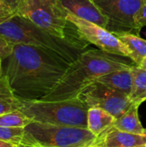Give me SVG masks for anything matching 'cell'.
I'll list each match as a JSON object with an SVG mask.
<instances>
[{"instance_id":"7a4b0ae2","label":"cell","mask_w":146,"mask_h":147,"mask_svg":"<svg viewBox=\"0 0 146 147\" xmlns=\"http://www.w3.org/2000/svg\"><path fill=\"white\" fill-rule=\"evenodd\" d=\"M124 58L126 57L112 54L101 49L83 51L71 64L55 89L42 100L62 101L78 97L81 92L98 78L134 65Z\"/></svg>"},{"instance_id":"d4e9b609","label":"cell","mask_w":146,"mask_h":147,"mask_svg":"<svg viewBox=\"0 0 146 147\" xmlns=\"http://www.w3.org/2000/svg\"><path fill=\"white\" fill-rule=\"evenodd\" d=\"M88 147H103V146H102V145H101V144H100V143L96 140H95V141H94L90 146H89Z\"/></svg>"},{"instance_id":"f546056e","label":"cell","mask_w":146,"mask_h":147,"mask_svg":"<svg viewBox=\"0 0 146 147\" xmlns=\"http://www.w3.org/2000/svg\"><path fill=\"white\" fill-rule=\"evenodd\" d=\"M144 135L146 136V129H145V132H144Z\"/></svg>"},{"instance_id":"4fadbf2b","label":"cell","mask_w":146,"mask_h":147,"mask_svg":"<svg viewBox=\"0 0 146 147\" xmlns=\"http://www.w3.org/2000/svg\"><path fill=\"white\" fill-rule=\"evenodd\" d=\"M115 118L100 108H89L87 115V128L97 138L114 125Z\"/></svg>"},{"instance_id":"d6986e66","label":"cell","mask_w":146,"mask_h":147,"mask_svg":"<svg viewBox=\"0 0 146 147\" xmlns=\"http://www.w3.org/2000/svg\"><path fill=\"white\" fill-rule=\"evenodd\" d=\"M24 133L23 127H0V140L19 146L23 142Z\"/></svg>"},{"instance_id":"9c48e42d","label":"cell","mask_w":146,"mask_h":147,"mask_svg":"<svg viewBox=\"0 0 146 147\" xmlns=\"http://www.w3.org/2000/svg\"><path fill=\"white\" fill-rule=\"evenodd\" d=\"M88 108H100L115 119L123 115L133 104L130 96L97 81L88 85L78 96Z\"/></svg>"},{"instance_id":"603a6c76","label":"cell","mask_w":146,"mask_h":147,"mask_svg":"<svg viewBox=\"0 0 146 147\" xmlns=\"http://www.w3.org/2000/svg\"><path fill=\"white\" fill-rule=\"evenodd\" d=\"M20 2L21 0H7V4L15 9Z\"/></svg>"},{"instance_id":"30bf717a","label":"cell","mask_w":146,"mask_h":147,"mask_svg":"<svg viewBox=\"0 0 146 147\" xmlns=\"http://www.w3.org/2000/svg\"><path fill=\"white\" fill-rule=\"evenodd\" d=\"M59 6L65 12L71 13L77 17L89 21L106 28L107 17L101 12L93 0H58Z\"/></svg>"},{"instance_id":"3957f363","label":"cell","mask_w":146,"mask_h":147,"mask_svg":"<svg viewBox=\"0 0 146 147\" xmlns=\"http://www.w3.org/2000/svg\"><path fill=\"white\" fill-rule=\"evenodd\" d=\"M0 35L13 45L22 44L52 50L71 63L88 46L86 41L79 38H62L52 34L18 15L0 25Z\"/></svg>"},{"instance_id":"ba28073f","label":"cell","mask_w":146,"mask_h":147,"mask_svg":"<svg viewBox=\"0 0 146 147\" xmlns=\"http://www.w3.org/2000/svg\"><path fill=\"white\" fill-rule=\"evenodd\" d=\"M107 17L106 28L114 34L139 31L135 15L145 0H93Z\"/></svg>"},{"instance_id":"e0dca14e","label":"cell","mask_w":146,"mask_h":147,"mask_svg":"<svg viewBox=\"0 0 146 147\" xmlns=\"http://www.w3.org/2000/svg\"><path fill=\"white\" fill-rule=\"evenodd\" d=\"M132 71L133 82L129 96L134 104L139 106L146 100V70L134 65L132 67Z\"/></svg>"},{"instance_id":"277c9868","label":"cell","mask_w":146,"mask_h":147,"mask_svg":"<svg viewBox=\"0 0 146 147\" xmlns=\"http://www.w3.org/2000/svg\"><path fill=\"white\" fill-rule=\"evenodd\" d=\"M20 110L32 121L87 128L89 108L79 97L62 101H22Z\"/></svg>"},{"instance_id":"44dd1931","label":"cell","mask_w":146,"mask_h":147,"mask_svg":"<svg viewBox=\"0 0 146 147\" xmlns=\"http://www.w3.org/2000/svg\"><path fill=\"white\" fill-rule=\"evenodd\" d=\"M16 15V10L6 3H0V25Z\"/></svg>"},{"instance_id":"7402d4cb","label":"cell","mask_w":146,"mask_h":147,"mask_svg":"<svg viewBox=\"0 0 146 147\" xmlns=\"http://www.w3.org/2000/svg\"><path fill=\"white\" fill-rule=\"evenodd\" d=\"M135 22L139 31L146 26V0H145L144 3L135 15Z\"/></svg>"},{"instance_id":"5b68a950","label":"cell","mask_w":146,"mask_h":147,"mask_svg":"<svg viewBox=\"0 0 146 147\" xmlns=\"http://www.w3.org/2000/svg\"><path fill=\"white\" fill-rule=\"evenodd\" d=\"M22 144L35 147H88L96 137L88 129L31 121L24 127Z\"/></svg>"},{"instance_id":"f1b7e54d","label":"cell","mask_w":146,"mask_h":147,"mask_svg":"<svg viewBox=\"0 0 146 147\" xmlns=\"http://www.w3.org/2000/svg\"><path fill=\"white\" fill-rule=\"evenodd\" d=\"M0 3H6L7 4V0H0Z\"/></svg>"},{"instance_id":"83f0119b","label":"cell","mask_w":146,"mask_h":147,"mask_svg":"<svg viewBox=\"0 0 146 147\" xmlns=\"http://www.w3.org/2000/svg\"><path fill=\"white\" fill-rule=\"evenodd\" d=\"M15 147H35V146H29V145H26V144H21V145H19V146H16Z\"/></svg>"},{"instance_id":"cb8c5ba5","label":"cell","mask_w":146,"mask_h":147,"mask_svg":"<svg viewBox=\"0 0 146 147\" xmlns=\"http://www.w3.org/2000/svg\"><path fill=\"white\" fill-rule=\"evenodd\" d=\"M16 146L13 145V144H10V143H8V142H5V141H3V140H0V147H15Z\"/></svg>"},{"instance_id":"52a82bcc","label":"cell","mask_w":146,"mask_h":147,"mask_svg":"<svg viewBox=\"0 0 146 147\" xmlns=\"http://www.w3.org/2000/svg\"><path fill=\"white\" fill-rule=\"evenodd\" d=\"M65 16L66 20L75 28L77 36L83 40L96 46L102 51L129 58L132 60V53L114 33L97 24L80 19L71 13L65 12Z\"/></svg>"},{"instance_id":"6da1fadb","label":"cell","mask_w":146,"mask_h":147,"mask_svg":"<svg viewBox=\"0 0 146 147\" xmlns=\"http://www.w3.org/2000/svg\"><path fill=\"white\" fill-rule=\"evenodd\" d=\"M3 61V75L22 101L42 100L59 84L71 64L52 50L22 44H15Z\"/></svg>"},{"instance_id":"7c38bea8","label":"cell","mask_w":146,"mask_h":147,"mask_svg":"<svg viewBox=\"0 0 146 147\" xmlns=\"http://www.w3.org/2000/svg\"><path fill=\"white\" fill-rule=\"evenodd\" d=\"M132 67L128 69L115 71L108 73L106 75L98 78L96 81L109 88L121 91L130 96L133 88V74L132 71Z\"/></svg>"},{"instance_id":"2e32d148","label":"cell","mask_w":146,"mask_h":147,"mask_svg":"<svg viewBox=\"0 0 146 147\" xmlns=\"http://www.w3.org/2000/svg\"><path fill=\"white\" fill-rule=\"evenodd\" d=\"M116 35L132 53V60L134 65H139L146 58V40L133 33L118 34Z\"/></svg>"},{"instance_id":"ac0fdd59","label":"cell","mask_w":146,"mask_h":147,"mask_svg":"<svg viewBox=\"0 0 146 147\" xmlns=\"http://www.w3.org/2000/svg\"><path fill=\"white\" fill-rule=\"evenodd\" d=\"M32 121L21 110H16L0 115V127H25Z\"/></svg>"},{"instance_id":"9a60e30c","label":"cell","mask_w":146,"mask_h":147,"mask_svg":"<svg viewBox=\"0 0 146 147\" xmlns=\"http://www.w3.org/2000/svg\"><path fill=\"white\" fill-rule=\"evenodd\" d=\"M22 100L18 99L6 78L5 75L0 78V115L20 110Z\"/></svg>"},{"instance_id":"484cf974","label":"cell","mask_w":146,"mask_h":147,"mask_svg":"<svg viewBox=\"0 0 146 147\" xmlns=\"http://www.w3.org/2000/svg\"><path fill=\"white\" fill-rule=\"evenodd\" d=\"M138 66L140 67V68H142V69H144V70H146V58L145 59H144V60H143Z\"/></svg>"},{"instance_id":"4dcf8cb0","label":"cell","mask_w":146,"mask_h":147,"mask_svg":"<svg viewBox=\"0 0 146 147\" xmlns=\"http://www.w3.org/2000/svg\"><path fill=\"white\" fill-rule=\"evenodd\" d=\"M136 147H146V145H145V146H136Z\"/></svg>"},{"instance_id":"ffe728a7","label":"cell","mask_w":146,"mask_h":147,"mask_svg":"<svg viewBox=\"0 0 146 147\" xmlns=\"http://www.w3.org/2000/svg\"><path fill=\"white\" fill-rule=\"evenodd\" d=\"M14 45L0 35V59L3 61L13 52Z\"/></svg>"},{"instance_id":"5bb4252c","label":"cell","mask_w":146,"mask_h":147,"mask_svg":"<svg viewBox=\"0 0 146 147\" xmlns=\"http://www.w3.org/2000/svg\"><path fill=\"white\" fill-rule=\"evenodd\" d=\"M139 105L133 103L123 115L115 119L113 127L123 132L144 135L145 128L139 121Z\"/></svg>"},{"instance_id":"8fae6325","label":"cell","mask_w":146,"mask_h":147,"mask_svg":"<svg viewBox=\"0 0 146 147\" xmlns=\"http://www.w3.org/2000/svg\"><path fill=\"white\" fill-rule=\"evenodd\" d=\"M103 147H136L146 145V136L118 130L114 127L108 129L96 138Z\"/></svg>"},{"instance_id":"4316f807","label":"cell","mask_w":146,"mask_h":147,"mask_svg":"<svg viewBox=\"0 0 146 147\" xmlns=\"http://www.w3.org/2000/svg\"><path fill=\"white\" fill-rule=\"evenodd\" d=\"M3 74V60L0 59V78Z\"/></svg>"},{"instance_id":"1f68e13d","label":"cell","mask_w":146,"mask_h":147,"mask_svg":"<svg viewBox=\"0 0 146 147\" xmlns=\"http://www.w3.org/2000/svg\"><path fill=\"white\" fill-rule=\"evenodd\" d=\"M145 36H146V32H145Z\"/></svg>"},{"instance_id":"8992f818","label":"cell","mask_w":146,"mask_h":147,"mask_svg":"<svg viewBox=\"0 0 146 147\" xmlns=\"http://www.w3.org/2000/svg\"><path fill=\"white\" fill-rule=\"evenodd\" d=\"M15 10L16 15L28 19L52 34L77 38L68 34L70 27L73 25L66 20L65 12L58 0H21Z\"/></svg>"}]
</instances>
